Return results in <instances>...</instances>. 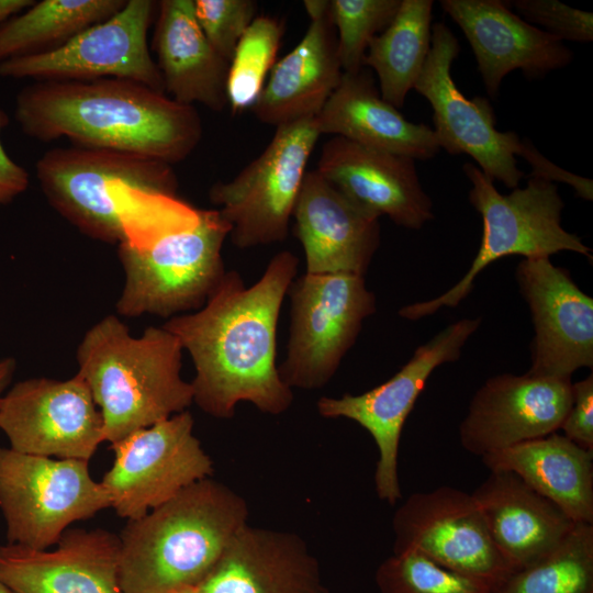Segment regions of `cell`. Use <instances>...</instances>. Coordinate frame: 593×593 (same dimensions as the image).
Returning a JSON list of instances; mask_svg holds the SVG:
<instances>
[{
  "mask_svg": "<svg viewBox=\"0 0 593 593\" xmlns=\"http://www.w3.org/2000/svg\"><path fill=\"white\" fill-rule=\"evenodd\" d=\"M299 259L276 254L258 281L246 287L239 273L226 271L206 303L170 317L163 327L174 334L193 361V403L215 418H231L239 402L279 415L293 393L276 363L277 325Z\"/></svg>",
  "mask_w": 593,
  "mask_h": 593,
  "instance_id": "1",
  "label": "cell"
},
{
  "mask_svg": "<svg viewBox=\"0 0 593 593\" xmlns=\"http://www.w3.org/2000/svg\"><path fill=\"white\" fill-rule=\"evenodd\" d=\"M14 118L25 135L41 142L67 138L72 146L171 166L188 158L203 134L194 105L121 78L34 81L16 94Z\"/></svg>",
  "mask_w": 593,
  "mask_h": 593,
  "instance_id": "2",
  "label": "cell"
},
{
  "mask_svg": "<svg viewBox=\"0 0 593 593\" xmlns=\"http://www.w3.org/2000/svg\"><path fill=\"white\" fill-rule=\"evenodd\" d=\"M247 518L242 495L205 478L127 521L119 536L122 592L176 593L197 588Z\"/></svg>",
  "mask_w": 593,
  "mask_h": 593,
  "instance_id": "3",
  "label": "cell"
},
{
  "mask_svg": "<svg viewBox=\"0 0 593 593\" xmlns=\"http://www.w3.org/2000/svg\"><path fill=\"white\" fill-rule=\"evenodd\" d=\"M182 346L163 326L135 337L115 315H107L78 345L77 373L86 381L110 445L130 434L187 411L191 382L181 377Z\"/></svg>",
  "mask_w": 593,
  "mask_h": 593,
  "instance_id": "4",
  "label": "cell"
},
{
  "mask_svg": "<svg viewBox=\"0 0 593 593\" xmlns=\"http://www.w3.org/2000/svg\"><path fill=\"white\" fill-rule=\"evenodd\" d=\"M41 189L65 220L90 238L108 244L125 240L135 205L149 195L176 197L171 165L135 154L56 147L35 164Z\"/></svg>",
  "mask_w": 593,
  "mask_h": 593,
  "instance_id": "5",
  "label": "cell"
},
{
  "mask_svg": "<svg viewBox=\"0 0 593 593\" xmlns=\"http://www.w3.org/2000/svg\"><path fill=\"white\" fill-rule=\"evenodd\" d=\"M462 170L471 182L469 201L482 217V238L467 273L441 295L403 306L399 315L416 321L444 306H457L472 290L477 276L497 259L519 255L549 258L567 250L591 257L582 239L561 225L564 203L556 183L528 178L524 188L500 193L480 168L466 163Z\"/></svg>",
  "mask_w": 593,
  "mask_h": 593,
  "instance_id": "6",
  "label": "cell"
},
{
  "mask_svg": "<svg viewBox=\"0 0 593 593\" xmlns=\"http://www.w3.org/2000/svg\"><path fill=\"white\" fill-rule=\"evenodd\" d=\"M231 226L216 209L200 210L195 225L149 246L118 245L124 284L116 312L126 317H174L201 309L226 270L222 247Z\"/></svg>",
  "mask_w": 593,
  "mask_h": 593,
  "instance_id": "7",
  "label": "cell"
},
{
  "mask_svg": "<svg viewBox=\"0 0 593 593\" xmlns=\"http://www.w3.org/2000/svg\"><path fill=\"white\" fill-rule=\"evenodd\" d=\"M110 507L89 461L22 454L0 446V510L8 544L44 550L69 526Z\"/></svg>",
  "mask_w": 593,
  "mask_h": 593,
  "instance_id": "8",
  "label": "cell"
},
{
  "mask_svg": "<svg viewBox=\"0 0 593 593\" xmlns=\"http://www.w3.org/2000/svg\"><path fill=\"white\" fill-rule=\"evenodd\" d=\"M291 323L287 353L278 366L291 389H320L355 344L363 321L376 310L365 277L351 273H304L289 287Z\"/></svg>",
  "mask_w": 593,
  "mask_h": 593,
  "instance_id": "9",
  "label": "cell"
},
{
  "mask_svg": "<svg viewBox=\"0 0 593 593\" xmlns=\"http://www.w3.org/2000/svg\"><path fill=\"white\" fill-rule=\"evenodd\" d=\"M314 118L279 125L264 152L227 182H215L210 202L230 224L234 246L283 242L320 137Z\"/></svg>",
  "mask_w": 593,
  "mask_h": 593,
  "instance_id": "10",
  "label": "cell"
},
{
  "mask_svg": "<svg viewBox=\"0 0 593 593\" xmlns=\"http://www.w3.org/2000/svg\"><path fill=\"white\" fill-rule=\"evenodd\" d=\"M480 318H462L448 325L424 345L389 380L361 394L322 396L316 404L321 416L344 417L363 427L373 438L379 458L374 488L381 501L394 505L401 497L398 473L399 446L405 421L430 373L440 365L459 359Z\"/></svg>",
  "mask_w": 593,
  "mask_h": 593,
  "instance_id": "11",
  "label": "cell"
},
{
  "mask_svg": "<svg viewBox=\"0 0 593 593\" xmlns=\"http://www.w3.org/2000/svg\"><path fill=\"white\" fill-rule=\"evenodd\" d=\"M193 426L187 410L112 444L113 463L100 481L110 508L122 518L136 519L210 478L213 462Z\"/></svg>",
  "mask_w": 593,
  "mask_h": 593,
  "instance_id": "12",
  "label": "cell"
},
{
  "mask_svg": "<svg viewBox=\"0 0 593 593\" xmlns=\"http://www.w3.org/2000/svg\"><path fill=\"white\" fill-rule=\"evenodd\" d=\"M460 52L459 41L444 22L432 26V42L414 89L433 109L434 134L450 155H469L492 181L517 188L525 176L517 167L522 139L514 132L496 128L491 102L483 97L468 99L451 75Z\"/></svg>",
  "mask_w": 593,
  "mask_h": 593,
  "instance_id": "13",
  "label": "cell"
},
{
  "mask_svg": "<svg viewBox=\"0 0 593 593\" xmlns=\"http://www.w3.org/2000/svg\"><path fill=\"white\" fill-rule=\"evenodd\" d=\"M156 7L152 0H126L111 18L53 51L0 63V77L34 81L121 78L165 93L147 44Z\"/></svg>",
  "mask_w": 593,
  "mask_h": 593,
  "instance_id": "14",
  "label": "cell"
},
{
  "mask_svg": "<svg viewBox=\"0 0 593 593\" xmlns=\"http://www.w3.org/2000/svg\"><path fill=\"white\" fill-rule=\"evenodd\" d=\"M393 553L413 550L495 592L514 572L471 493L443 485L412 493L392 518Z\"/></svg>",
  "mask_w": 593,
  "mask_h": 593,
  "instance_id": "15",
  "label": "cell"
},
{
  "mask_svg": "<svg viewBox=\"0 0 593 593\" xmlns=\"http://www.w3.org/2000/svg\"><path fill=\"white\" fill-rule=\"evenodd\" d=\"M0 430L22 454L89 461L104 441V425L86 381L32 378L0 398Z\"/></svg>",
  "mask_w": 593,
  "mask_h": 593,
  "instance_id": "16",
  "label": "cell"
},
{
  "mask_svg": "<svg viewBox=\"0 0 593 593\" xmlns=\"http://www.w3.org/2000/svg\"><path fill=\"white\" fill-rule=\"evenodd\" d=\"M572 402L571 379L526 372L488 379L459 426L460 444L482 457L556 433Z\"/></svg>",
  "mask_w": 593,
  "mask_h": 593,
  "instance_id": "17",
  "label": "cell"
},
{
  "mask_svg": "<svg viewBox=\"0 0 593 593\" xmlns=\"http://www.w3.org/2000/svg\"><path fill=\"white\" fill-rule=\"evenodd\" d=\"M519 291L532 313L535 376L571 379L579 368L593 367V300L568 270L549 258H524L516 269Z\"/></svg>",
  "mask_w": 593,
  "mask_h": 593,
  "instance_id": "18",
  "label": "cell"
},
{
  "mask_svg": "<svg viewBox=\"0 0 593 593\" xmlns=\"http://www.w3.org/2000/svg\"><path fill=\"white\" fill-rule=\"evenodd\" d=\"M443 10L468 40L484 88L499 94L503 79L519 69L535 79L566 67L573 53L561 41L534 26L501 0H441Z\"/></svg>",
  "mask_w": 593,
  "mask_h": 593,
  "instance_id": "19",
  "label": "cell"
},
{
  "mask_svg": "<svg viewBox=\"0 0 593 593\" xmlns=\"http://www.w3.org/2000/svg\"><path fill=\"white\" fill-rule=\"evenodd\" d=\"M316 171L351 202L399 226L418 230L434 217L412 158L332 136L321 149Z\"/></svg>",
  "mask_w": 593,
  "mask_h": 593,
  "instance_id": "20",
  "label": "cell"
},
{
  "mask_svg": "<svg viewBox=\"0 0 593 593\" xmlns=\"http://www.w3.org/2000/svg\"><path fill=\"white\" fill-rule=\"evenodd\" d=\"M119 555L118 535L68 528L53 550L0 546V580L13 593H123Z\"/></svg>",
  "mask_w": 593,
  "mask_h": 593,
  "instance_id": "21",
  "label": "cell"
},
{
  "mask_svg": "<svg viewBox=\"0 0 593 593\" xmlns=\"http://www.w3.org/2000/svg\"><path fill=\"white\" fill-rule=\"evenodd\" d=\"M292 219L306 273L365 277L380 245L378 216L351 202L314 169L305 174Z\"/></svg>",
  "mask_w": 593,
  "mask_h": 593,
  "instance_id": "22",
  "label": "cell"
},
{
  "mask_svg": "<svg viewBox=\"0 0 593 593\" xmlns=\"http://www.w3.org/2000/svg\"><path fill=\"white\" fill-rule=\"evenodd\" d=\"M198 593H329L296 534L246 524L195 588Z\"/></svg>",
  "mask_w": 593,
  "mask_h": 593,
  "instance_id": "23",
  "label": "cell"
},
{
  "mask_svg": "<svg viewBox=\"0 0 593 593\" xmlns=\"http://www.w3.org/2000/svg\"><path fill=\"white\" fill-rule=\"evenodd\" d=\"M303 5L310 18L304 36L273 65L250 109L260 122L276 127L314 118L343 76L329 1L305 0Z\"/></svg>",
  "mask_w": 593,
  "mask_h": 593,
  "instance_id": "24",
  "label": "cell"
},
{
  "mask_svg": "<svg viewBox=\"0 0 593 593\" xmlns=\"http://www.w3.org/2000/svg\"><path fill=\"white\" fill-rule=\"evenodd\" d=\"M471 495L514 572L555 549L577 524L510 471H491Z\"/></svg>",
  "mask_w": 593,
  "mask_h": 593,
  "instance_id": "25",
  "label": "cell"
},
{
  "mask_svg": "<svg viewBox=\"0 0 593 593\" xmlns=\"http://www.w3.org/2000/svg\"><path fill=\"white\" fill-rule=\"evenodd\" d=\"M314 123L320 134L340 136L414 160L430 159L440 149L430 126L409 121L382 99L367 67L354 74L343 72Z\"/></svg>",
  "mask_w": 593,
  "mask_h": 593,
  "instance_id": "26",
  "label": "cell"
},
{
  "mask_svg": "<svg viewBox=\"0 0 593 593\" xmlns=\"http://www.w3.org/2000/svg\"><path fill=\"white\" fill-rule=\"evenodd\" d=\"M153 49L165 93L175 101L200 103L221 112L228 107L230 64L212 47L194 15L193 0H161Z\"/></svg>",
  "mask_w": 593,
  "mask_h": 593,
  "instance_id": "27",
  "label": "cell"
},
{
  "mask_svg": "<svg viewBox=\"0 0 593 593\" xmlns=\"http://www.w3.org/2000/svg\"><path fill=\"white\" fill-rule=\"evenodd\" d=\"M481 459L490 471H510L519 477L574 523L593 525V451L552 433Z\"/></svg>",
  "mask_w": 593,
  "mask_h": 593,
  "instance_id": "28",
  "label": "cell"
},
{
  "mask_svg": "<svg viewBox=\"0 0 593 593\" xmlns=\"http://www.w3.org/2000/svg\"><path fill=\"white\" fill-rule=\"evenodd\" d=\"M432 0H401L391 23L370 42L365 67L379 80L382 99L396 109L423 70L432 42Z\"/></svg>",
  "mask_w": 593,
  "mask_h": 593,
  "instance_id": "29",
  "label": "cell"
},
{
  "mask_svg": "<svg viewBox=\"0 0 593 593\" xmlns=\"http://www.w3.org/2000/svg\"><path fill=\"white\" fill-rule=\"evenodd\" d=\"M126 0H42L0 27V63L53 51L105 21Z\"/></svg>",
  "mask_w": 593,
  "mask_h": 593,
  "instance_id": "30",
  "label": "cell"
},
{
  "mask_svg": "<svg viewBox=\"0 0 593 593\" xmlns=\"http://www.w3.org/2000/svg\"><path fill=\"white\" fill-rule=\"evenodd\" d=\"M493 593H593V525L577 523L555 549Z\"/></svg>",
  "mask_w": 593,
  "mask_h": 593,
  "instance_id": "31",
  "label": "cell"
},
{
  "mask_svg": "<svg viewBox=\"0 0 593 593\" xmlns=\"http://www.w3.org/2000/svg\"><path fill=\"white\" fill-rule=\"evenodd\" d=\"M282 35L283 25L279 20L260 15L240 37L227 75V100L233 114L255 104L267 74L276 64Z\"/></svg>",
  "mask_w": 593,
  "mask_h": 593,
  "instance_id": "32",
  "label": "cell"
},
{
  "mask_svg": "<svg viewBox=\"0 0 593 593\" xmlns=\"http://www.w3.org/2000/svg\"><path fill=\"white\" fill-rule=\"evenodd\" d=\"M374 581L379 593H492L485 584L413 550L383 560Z\"/></svg>",
  "mask_w": 593,
  "mask_h": 593,
  "instance_id": "33",
  "label": "cell"
},
{
  "mask_svg": "<svg viewBox=\"0 0 593 593\" xmlns=\"http://www.w3.org/2000/svg\"><path fill=\"white\" fill-rule=\"evenodd\" d=\"M401 0H331L329 16L336 31L343 72L365 67L370 42L393 20Z\"/></svg>",
  "mask_w": 593,
  "mask_h": 593,
  "instance_id": "34",
  "label": "cell"
},
{
  "mask_svg": "<svg viewBox=\"0 0 593 593\" xmlns=\"http://www.w3.org/2000/svg\"><path fill=\"white\" fill-rule=\"evenodd\" d=\"M194 15L214 51L231 63L236 46L256 19L254 0H193Z\"/></svg>",
  "mask_w": 593,
  "mask_h": 593,
  "instance_id": "35",
  "label": "cell"
},
{
  "mask_svg": "<svg viewBox=\"0 0 593 593\" xmlns=\"http://www.w3.org/2000/svg\"><path fill=\"white\" fill-rule=\"evenodd\" d=\"M523 20L539 25L559 41L589 43L593 40V13L557 0H515L510 2Z\"/></svg>",
  "mask_w": 593,
  "mask_h": 593,
  "instance_id": "36",
  "label": "cell"
},
{
  "mask_svg": "<svg viewBox=\"0 0 593 593\" xmlns=\"http://www.w3.org/2000/svg\"><path fill=\"white\" fill-rule=\"evenodd\" d=\"M563 436L593 451V374L572 383V402L560 426Z\"/></svg>",
  "mask_w": 593,
  "mask_h": 593,
  "instance_id": "37",
  "label": "cell"
},
{
  "mask_svg": "<svg viewBox=\"0 0 593 593\" xmlns=\"http://www.w3.org/2000/svg\"><path fill=\"white\" fill-rule=\"evenodd\" d=\"M517 156L524 158L530 166L528 178H538L555 183L563 182L571 186L581 199L592 201L593 181L564 170L545 157L528 138L522 139Z\"/></svg>",
  "mask_w": 593,
  "mask_h": 593,
  "instance_id": "38",
  "label": "cell"
},
{
  "mask_svg": "<svg viewBox=\"0 0 593 593\" xmlns=\"http://www.w3.org/2000/svg\"><path fill=\"white\" fill-rule=\"evenodd\" d=\"M8 124L7 114L0 109V132ZM27 170L5 152L0 139V208L11 203L29 187Z\"/></svg>",
  "mask_w": 593,
  "mask_h": 593,
  "instance_id": "39",
  "label": "cell"
},
{
  "mask_svg": "<svg viewBox=\"0 0 593 593\" xmlns=\"http://www.w3.org/2000/svg\"><path fill=\"white\" fill-rule=\"evenodd\" d=\"M34 2V0H0V27L11 18L30 8Z\"/></svg>",
  "mask_w": 593,
  "mask_h": 593,
  "instance_id": "40",
  "label": "cell"
},
{
  "mask_svg": "<svg viewBox=\"0 0 593 593\" xmlns=\"http://www.w3.org/2000/svg\"><path fill=\"white\" fill-rule=\"evenodd\" d=\"M16 369V362L13 357L0 359V398L9 389Z\"/></svg>",
  "mask_w": 593,
  "mask_h": 593,
  "instance_id": "41",
  "label": "cell"
},
{
  "mask_svg": "<svg viewBox=\"0 0 593 593\" xmlns=\"http://www.w3.org/2000/svg\"><path fill=\"white\" fill-rule=\"evenodd\" d=\"M0 593H13L12 591H10L5 584L0 580Z\"/></svg>",
  "mask_w": 593,
  "mask_h": 593,
  "instance_id": "42",
  "label": "cell"
},
{
  "mask_svg": "<svg viewBox=\"0 0 593 593\" xmlns=\"http://www.w3.org/2000/svg\"><path fill=\"white\" fill-rule=\"evenodd\" d=\"M176 593H198V592H197L195 588H190V589L181 590V591L176 592Z\"/></svg>",
  "mask_w": 593,
  "mask_h": 593,
  "instance_id": "43",
  "label": "cell"
}]
</instances>
